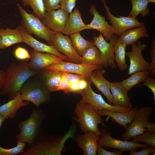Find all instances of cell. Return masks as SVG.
<instances>
[{
	"mask_svg": "<svg viewBox=\"0 0 155 155\" xmlns=\"http://www.w3.org/2000/svg\"><path fill=\"white\" fill-rule=\"evenodd\" d=\"M82 63L103 66L100 52L95 45L89 47L82 55Z\"/></svg>",
	"mask_w": 155,
	"mask_h": 155,
	"instance_id": "obj_30",
	"label": "cell"
},
{
	"mask_svg": "<svg viewBox=\"0 0 155 155\" xmlns=\"http://www.w3.org/2000/svg\"><path fill=\"white\" fill-rule=\"evenodd\" d=\"M100 137V136L93 132L87 131L84 134L79 136L76 142L83 150L84 155H96Z\"/></svg>",
	"mask_w": 155,
	"mask_h": 155,
	"instance_id": "obj_21",
	"label": "cell"
},
{
	"mask_svg": "<svg viewBox=\"0 0 155 155\" xmlns=\"http://www.w3.org/2000/svg\"><path fill=\"white\" fill-rule=\"evenodd\" d=\"M44 117L41 108H33L29 117L26 120L21 121L18 125L20 132L16 136L17 141L27 143L30 147H32L41 131L40 127Z\"/></svg>",
	"mask_w": 155,
	"mask_h": 155,
	"instance_id": "obj_2",
	"label": "cell"
},
{
	"mask_svg": "<svg viewBox=\"0 0 155 155\" xmlns=\"http://www.w3.org/2000/svg\"><path fill=\"white\" fill-rule=\"evenodd\" d=\"M101 135L98 142V144L102 147L117 149L123 152L136 150L137 148L149 146L146 144H141L127 140L116 139L112 137L110 133L106 129L101 131Z\"/></svg>",
	"mask_w": 155,
	"mask_h": 155,
	"instance_id": "obj_12",
	"label": "cell"
},
{
	"mask_svg": "<svg viewBox=\"0 0 155 155\" xmlns=\"http://www.w3.org/2000/svg\"><path fill=\"white\" fill-rule=\"evenodd\" d=\"M75 113L77 117L76 120L83 131H90L100 136L101 131L99 129L98 125L100 124L104 127L105 126L99 111L88 103L79 102L76 105Z\"/></svg>",
	"mask_w": 155,
	"mask_h": 155,
	"instance_id": "obj_5",
	"label": "cell"
},
{
	"mask_svg": "<svg viewBox=\"0 0 155 155\" xmlns=\"http://www.w3.org/2000/svg\"></svg>",
	"mask_w": 155,
	"mask_h": 155,
	"instance_id": "obj_53",
	"label": "cell"
},
{
	"mask_svg": "<svg viewBox=\"0 0 155 155\" xmlns=\"http://www.w3.org/2000/svg\"><path fill=\"white\" fill-rule=\"evenodd\" d=\"M145 131L155 133V123L154 122H148L146 125Z\"/></svg>",
	"mask_w": 155,
	"mask_h": 155,
	"instance_id": "obj_47",
	"label": "cell"
},
{
	"mask_svg": "<svg viewBox=\"0 0 155 155\" xmlns=\"http://www.w3.org/2000/svg\"><path fill=\"white\" fill-rule=\"evenodd\" d=\"M74 130H70L59 140L44 137L41 131L36 138L33 146L20 155H60L64 143L73 135Z\"/></svg>",
	"mask_w": 155,
	"mask_h": 155,
	"instance_id": "obj_4",
	"label": "cell"
},
{
	"mask_svg": "<svg viewBox=\"0 0 155 155\" xmlns=\"http://www.w3.org/2000/svg\"><path fill=\"white\" fill-rule=\"evenodd\" d=\"M68 36L64 35L62 33L55 32L52 45L66 56L71 62L81 63L82 57L74 48Z\"/></svg>",
	"mask_w": 155,
	"mask_h": 155,
	"instance_id": "obj_14",
	"label": "cell"
},
{
	"mask_svg": "<svg viewBox=\"0 0 155 155\" xmlns=\"http://www.w3.org/2000/svg\"><path fill=\"white\" fill-rule=\"evenodd\" d=\"M62 33L70 35L85 30L86 26L81 17L80 11L77 8L69 14Z\"/></svg>",
	"mask_w": 155,
	"mask_h": 155,
	"instance_id": "obj_24",
	"label": "cell"
},
{
	"mask_svg": "<svg viewBox=\"0 0 155 155\" xmlns=\"http://www.w3.org/2000/svg\"><path fill=\"white\" fill-rule=\"evenodd\" d=\"M151 62L149 63L148 71L153 77L155 76V39L154 38L150 49Z\"/></svg>",
	"mask_w": 155,
	"mask_h": 155,
	"instance_id": "obj_37",
	"label": "cell"
},
{
	"mask_svg": "<svg viewBox=\"0 0 155 155\" xmlns=\"http://www.w3.org/2000/svg\"><path fill=\"white\" fill-rule=\"evenodd\" d=\"M103 67L65 62L63 60L58 63L49 65L42 70H51L78 74L88 80L94 71L102 69Z\"/></svg>",
	"mask_w": 155,
	"mask_h": 155,
	"instance_id": "obj_11",
	"label": "cell"
},
{
	"mask_svg": "<svg viewBox=\"0 0 155 155\" xmlns=\"http://www.w3.org/2000/svg\"><path fill=\"white\" fill-rule=\"evenodd\" d=\"M69 15L68 13L59 8L46 11L40 20L46 26L52 31L62 33Z\"/></svg>",
	"mask_w": 155,
	"mask_h": 155,
	"instance_id": "obj_16",
	"label": "cell"
},
{
	"mask_svg": "<svg viewBox=\"0 0 155 155\" xmlns=\"http://www.w3.org/2000/svg\"><path fill=\"white\" fill-rule=\"evenodd\" d=\"M14 55L17 59L24 60L30 59L31 55L28 51L24 48L18 46L15 49Z\"/></svg>",
	"mask_w": 155,
	"mask_h": 155,
	"instance_id": "obj_36",
	"label": "cell"
},
{
	"mask_svg": "<svg viewBox=\"0 0 155 155\" xmlns=\"http://www.w3.org/2000/svg\"><path fill=\"white\" fill-rule=\"evenodd\" d=\"M64 73L69 81L78 82L81 80L86 79L84 76L80 75L69 72H64Z\"/></svg>",
	"mask_w": 155,
	"mask_h": 155,
	"instance_id": "obj_44",
	"label": "cell"
},
{
	"mask_svg": "<svg viewBox=\"0 0 155 155\" xmlns=\"http://www.w3.org/2000/svg\"><path fill=\"white\" fill-rule=\"evenodd\" d=\"M148 1L149 3L151 2L155 3V0H148Z\"/></svg>",
	"mask_w": 155,
	"mask_h": 155,
	"instance_id": "obj_50",
	"label": "cell"
},
{
	"mask_svg": "<svg viewBox=\"0 0 155 155\" xmlns=\"http://www.w3.org/2000/svg\"><path fill=\"white\" fill-rule=\"evenodd\" d=\"M148 71H141L135 72L130 77L121 82L122 86L128 92L133 87L143 83L149 76Z\"/></svg>",
	"mask_w": 155,
	"mask_h": 155,
	"instance_id": "obj_31",
	"label": "cell"
},
{
	"mask_svg": "<svg viewBox=\"0 0 155 155\" xmlns=\"http://www.w3.org/2000/svg\"><path fill=\"white\" fill-rule=\"evenodd\" d=\"M77 0H61L60 6L61 9L69 14L72 12L75 7Z\"/></svg>",
	"mask_w": 155,
	"mask_h": 155,
	"instance_id": "obj_38",
	"label": "cell"
},
{
	"mask_svg": "<svg viewBox=\"0 0 155 155\" xmlns=\"http://www.w3.org/2000/svg\"><path fill=\"white\" fill-rule=\"evenodd\" d=\"M108 19L114 30V35L120 36L125 31L133 28L145 25L144 22L138 21L136 18L131 16H123L118 15L116 17L110 11V8L107 5L105 0H102Z\"/></svg>",
	"mask_w": 155,
	"mask_h": 155,
	"instance_id": "obj_10",
	"label": "cell"
},
{
	"mask_svg": "<svg viewBox=\"0 0 155 155\" xmlns=\"http://www.w3.org/2000/svg\"><path fill=\"white\" fill-rule=\"evenodd\" d=\"M97 152L98 155H121L122 152L114 150L112 151H107L98 144Z\"/></svg>",
	"mask_w": 155,
	"mask_h": 155,
	"instance_id": "obj_43",
	"label": "cell"
},
{
	"mask_svg": "<svg viewBox=\"0 0 155 155\" xmlns=\"http://www.w3.org/2000/svg\"><path fill=\"white\" fill-rule=\"evenodd\" d=\"M28 60H23L19 64L11 63L5 72V82L0 95L8 94V99H13L20 90L24 84L39 71L30 69Z\"/></svg>",
	"mask_w": 155,
	"mask_h": 155,
	"instance_id": "obj_1",
	"label": "cell"
},
{
	"mask_svg": "<svg viewBox=\"0 0 155 155\" xmlns=\"http://www.w3.org/2000/svg\"><path fill=\"white\" fill-rule=\"evenodd\" d=\"M23 101L21 97L20 90L13 99L0 105V114L5 119L9 118H14L16 116L17 112L20 108L26 106L30 104L29 102Z\"/></svg>",
	"mask_w": 155,
	"mask_h": 155,
	"instance_id": "obj_22",
	"label": "cell"
},
{
	"mask_svg": "<svg viewBox=\"0 0 155 155\" xmlns=\"http://www.w3.org/2000/svg\"><path fill=\"white\" fill-rule=\"evenodd\" d=\"M46 11L57 9L60 8L61 0H43Z\"/></svg>",
	"mask_w": 155,
	"mask_h": 155,
	"instance_id": "obj_39",
	"label": "cell"
},
{
	"mask_svg": "<svg viewBox=\"0 0 155 155\" xmlns=\"http://www.w3.org/2000/svg\"><path fill=\"white\" fill-rule=\"evenodd\" d=\"M5 81V71L1 70H0V89H2L4 85Z\"/></svg>",
	"mask_w": 155,
	"mask_h": 155,
	"instance_id": "obj_48",
	"label": "cell"
},
{
	"mask_svg": "<svg viewBox=\"0 0 155 155\" xmlns=\"http://www.w3.org/2000/svg\"><path fill=\"white\" fill-rule=\"evenodd\" d=\"M139 108L135 106L130 111L125 112H118L107 110L100 111L102 115L108 116L113 122L117 123L125 128L128 124L133 121Z\"/></svg>",
	"mask_w": 155,
	"mask_h": 155,
	"instance_id": "obj_23",
	"label": "cell"
},
{
	"mask_svg": "<svg viewBox=\"0 0 155 155\" xmlns=\"http://www.w3.org/2000/svg\"><path fill=\"white\" fill-rule=\"evenodd\" d=\"M144 85L150 89L152 92L153 95V99L155 102V80L151 78L149 76L147 77L145 81L142 84L139 86Z\"/></svg>",
	"mask_w": 155,
	"mask_h": 155,
	"instance_id": "obj_42",
	"label": "cell"
},
{
	"mask_svg": "<svg viewBox=\"0 0 155 155\" xmlns=\"http://www.w3.org/2000/svg\"><path fill=\"white\" fill-rule=\"evenodd\" d=\"M17 27L22 36L23 42L27 44L33 49L39 52H46L54 54L63 60H69L66 56L61 54L53 46L44 44L33 38L26 32L24 28L22 26H18Z\"/></svg>",
	"mask_w": 155,
	"mask_h": 155,
	"instance_id": "obj_18",
	"label": "cell"
},
{
	"mask_svg": "<svg viewBox=\"0 0 155 155\" xmlns=\"http://www.w3.org/2000/svg\"><path fill=\"white\" fill-rule=\"evenodd\" d=\"M132 8L128 16L136 18L140 14L143 17L147 16L150 13L148 7L149 3L148 0H130Z\"/></svg>",
	"mask_w": 155,
	"mask_h": 155,
	"instance_id": "obj_32",
	"label": "cell"
},
{
	"mask_svg": "<svg viewBox=\"0 0 155 155\" xmlns=\"http://www.w3.org/2000/svg\"><path fill=\"white\" fill-rule=\"evenodd\" d=\"M1 38L0 36V42H1Z\"/></svg>",
	"mask_w": 155,
	"mask_h": 155,
	"instance_id": "obj_52",
	"label": "cell"
},
{
	"mask_svg": "<svg viewBox=\"0 0 155 155\" xmlns=\"http://www.w3.org/2000/svg\"><path fill=\"white\" fill-rule=\"evenodd\" d=\"M21 0L25 6H30L33 10V13L40 19L44 16L46 12L43 0Z\"/></svg>",
	"mask_w": 155,
	"mask_h": 155,
	"instance_id": "obj_33",
	"label": "cell"
},
{
	"mask_svg": "<svg viewBox=\"0 0 155 155\" xmlns=\"http://www.w3.org/2000/svg\"><path fill=\"white\" fill-rule=\"evenodd\" d=\"M110 91L113 97V105L121 107L132 108L130 98L127 90L121 82H111Z\"/></svg>",
	"mask_w": 155,
	"mask_h": 155,
	"instance_id": "obj_19",
	"label": "cell"
},
{
	"mask_svg": "<svg viewBox=\"0 0 155 155\" xmlns=\"http://www.w3.org/2000/svg\"><path fill=\"white\" fill-rule=\"evenodd\" d=\"M69 81L63 72L61 80L56 90V91L63 90L64 92L66 91L68 88Z\"/></svg>",
	"mask_w": 155,
	"mask_h": 155,
	"instance_id": "obj_41",
	"label": "cell"
},
{
	"mask_svg": "<svg viewBox=\"0 0 155 155\" xmlns=\"http://www.w3.org/2000/svg\"><path fill=\"white\" fill-rule=\"evenodd\" d=\"M5 119V118L0 114V129Z\"/></svg>",
	"mask_w": 155,
	"mask_h": 155,
	"instance_id": "obj_49",
	"label": "cell"
},
{
	"mask_svg": "<svg viewBox=\"0 0 155 155\" xmlns=\"http://www.w3.org/2000/svg\"><path fill=\"white\" fill-rule=\"evenodd\" d=\"M150 146L143 147L140 151H137L136 150L130 151V155H149L151 154H155V148Z\"/></svg>",
	"mask_w": 155,
	"mask_h": 155,
	"instance_id": "obj_40",
	"label": "cell"
},
{
	"mask_svg": "<svg viewBox=\"0 0 155 155\" xmlns=\"http://www.w3.org/2000/svg\"><path fill=\"white\" fill-rule=\"evenodd\" d=\"M93 38L95 46L100 52L103 66L115 69L117 66L115 61L114 46L118 38L117 36L113 35L109 39V42L105 40L101 33L98 36L94 34Z\"/></svg>",
	"mask_w": 155,
	"mask_h": 155,
	"instance_id": "obj_9",
	"label": "cell"
},
{
	"mask_svg": "<svg viewBox=\"0 0 155 155\" xmlns=\"http://www.w3.org/2000/svg\"><path fill=\"white\" fill-rule=\"evenodd\" d=\"M26 146V143L17 141V145L11 148H5L0 146V155H17L24 152V150Z\"/></svg>",
	"mask_w": 155,
	"mask_h": 155,
	"instance_id": "obj_35",
	"label": "cell"
},
{
	"mask_svg": "<svg viewBox=\"0 0 155 155\" xmlns=\"http://www.w3.org/2000/svg\"><path fill=\"white\" fill-rule=\"evenodd\" d=\"M29 78L21 87V97L23 101L32 103L38 109L41 104L49 100L50 92L39 79Z\"/></svg>",
	"mask_w": 155,
	"mask_h": 155,
	"instance_id": "obj_6",
	"label": "cell"
},
{
	"mask_svg": "<svg viewBox=\"0 0 155 155\" xmlns=\"http://www.w3.org/2000/svg\"><path fill=\"white\" fill-rule=\"evenodd\" d=\"M70 35V39L74 48L81 57L89 47L95 45L93 40L90 41L86 40L82 36L80 32Z\"/></svg>",
	"mask_w": 155,
	"mask_h": 155,
	"instance_id": "obj_28",
	"label": "cell"
},
{
	"mask_svg": "<svg viewBox=\"0 0 155 155\" xmlns=\"http://www.w3.org/2000/svg\"><path fill=\"white\" fill-rule=\"evenodd\" d=\"M119 36L118 40L128 45L136 43L140 38H148L149 35L144 25L129 29L123 32Z\"/></svg>",
	"mask_w": 155,
	"mask_h": 155,
	"instance_id": "obj_27",
	"label": "cell"
},
{
	"mask_svg": "<svg viewBox=\"0 0 155 155\" xmlns=\"http://www.w3.org/2000/svg\"><path fill=\"white\" fill-rule=\"evenodd\" d=\"M90 13L93 16L91 22L86 25L85 29H95L100 32L106 41L114 35L113 26L106 21L104 16L100 14L95 5H92L89 9Z\"/></svg>",
	"mask_w": 155,
	"mask_h": 155,
	"instance_id": "obj_15",
	"label": "cell"
},
{
	"mask_svg": "<svg viewBox=\"0 0 155 155\" xmlns=\"http://www.w3.org/2000/svg\"><path fill=\"white\" fill-rule=\"evenodd\" d=\"M91 83L89 79L87 87L84 90L76 92L80 94L82 97L79 102L88 103L99 111L107 110L115 112H125L132 109L114 106L106 103L101 94H97L93 91L91 87Z\"/></svg>",
	"mask_w": 155,
	"mask_h": 155,
	"instance_id": "obj_8",
	"label": "cell"
},
{
	"mask_svg": "<svg viewBox=\"0 0 155 155\" xmlns=\"http://www.w3.org/2000/svg\"><path fill=\"white\" fill-rule=\"evenodd\" d=\"M38 73L39 80L49 91H56L57 88L61 78L63 72L51 70H42Z\"/></svg>",
	"mask_w": 155,
	"mask_h": 155,
	"instance_id": "obj_25",
	"label": "cell"
},
{
	"mask_svg": "<svg viewBox=\"0 0 155 155\" xmlns=\"http://www.w3.org/2000/svg\"><path fill=\"white\" fill-rule=\"evenodd\" d=\"M0 49H5L13 44L23 42L22 36L17 27L15 29L0 28Z\"/></svg>",
	"mask_w": 155,
	"mask_h": 155,
	"instance_id": "obj_26",
	"label": "cell"
},
{
	"mask_svg": "<svg viewBox=\"0 0 155 155\" xmlns=\"http://www.w3.org/2000/svg\"><path fill=\"white\" fill-rule=\"evenodd\" d=\"M131 141L137 143H144L150 146L155 148V133L145 131L136 135Z\"/></svg>",
	"mask_w": 155,
	"mask_h": 155,
	"instance_id": "obj_34",
	"label": "cell"
},
{
	"mask_svg": "<svg viewBox=\"0 0 155 155\" xmlns=\"http://www.w3.org/2000/svg\"><path fill=\"white\" fill-rule=\"evenodd\" d=\"M89 80L84 79L78 82V91L84 90L87 87Z\"/></svg>",
	"mask_w": 155,
	"mask_h": 155,
	"instance_id": "obj_46",
	"label": "cell"
},
{
	"mask_svg": "<svg viewBox=\"0 0 155 155\" xmlns=\"http://www.w3.org/2000/svg\"><path fill=\"white\" fill-rule=\"evenodd\" d=\"M1 18H0V26H1Z\"/></svg>",
	"mask_w": 155,
	"mask_h": 155,
	"instance_id": "obj_51",
	"label": "cell"
},
{
	"mask_svg": "<svg viewBox=\"0 0 155 155\" xmlns=\"http://www.w3.org/2000/svg\"><path fill=\"white\" fill-rule=\"evenodd\" d=\"M106 71L105 69L102 68L95 70L92 72L89 80L98 90L101 92L106 97L108 104L111 105L113 97L110 89L111 82L103 76Z\"/></svg>",
	"mask_w": 155,
	"mask_h": 155,
	"instance_id": "obj_20",
	"label": "cell"
},
{
	"mask_svg": "<svg viewBox=\"0 0 155 155\" xmlns=\"http://www.w3.org/2000/svg\"><path fill=\"white\" fill-rule=\"evenodd\" d=\"M153 111V108L149 106L139 108L131 123L125 128V132L122 135V139L128 141L145 132L146 124L150 121Z\"/></svg>",
	"mask_w": 155,
	"mask_h": 155,
	"instance_id": "obj_7",
	"label": "cell"
},
{
	"mask_svg": "<svg viewBox=\"0 0 155 155\" xmlns=\"http://www.w3.org/2000/svg\"><path fill=\"white\" fill-rule=\"evenodd\" d=\"M78 91V82L69 81L68 88L64 92L68 94L72 92H76Z\"/></svg>",
	"mask_w": 155,
	"mask_h": 155,
	"instance_id": "obj_45",
	"label": "cell"
},
{
	"mask_svg": "<svg viewBox=\"0 0 155 155\" xmlns=\"http://www.w3.org/2000/svg\"><path fill=\"white\" fill-rule=\"evenodd\" d=\"M30 61L28 63L29 68L32 70L39 71L48 66L58 63L63 60L54 54L37 52L34 49L30 51Z\"/></svg>",
	"mask_w": 155,
	"mask_h": 155,
	"instance_id": "obj_17",
	"label": "cell"
},
{
	"mask_svg": "<svg viewBox=\"0 0 155 155\" xmlns=\"http://www.w3.org/2000/svg\"><path fill=\"white\" fill-rule=\"evenodd\" d=\"M21 17V24L26 32L38 38L44 39L52 45L55 32L46 26L40 19L33 13H28L20 4L17 3Z\"/></svg>",
	"mask_w": 155,
	"mask_h": 155,
	"instance_id": "obj_3",
	"label": "cell"
},
{
	"mask_svg": "<svg viewBox=\"0 0 155 155\" xmlns=\"http://www.w3.org/2000/svg\"><path fill=\"white\" fill-rule=\"evenodd\" d=\"M132 50L126 53L125 55L129 59L130 64L128 74L131 75L139 71H148L149 63L144 58L142 52L147 48V45L139 41L131 44Z\"/></svg>",
	"mask_w": 155,
	"mask_h": 155,
	"instance_id": "obj_13",
	"label": "cell"
},
{
	"mask_svg": "<svg viewBox=\"0 0 155 155\" xmlns=\"http://www.w3.org/2000/svg\"><path fill=\"white\" fill-rule=\"evenodd\" d=\"M127 46L126 44L118 39L114 46L115 61L120 71L125 70L128 67L125 59Z\"/></svg>",
	"mask_w": 155,
	"mask_h": 155,
	"instance_id": "obj_29",
	"label": "cell"
}]
</instances>
